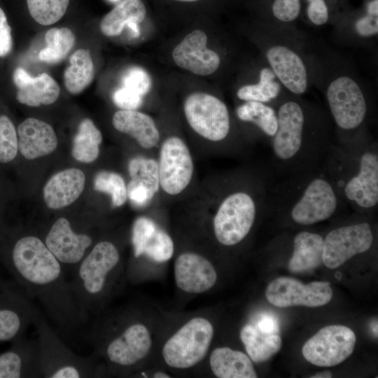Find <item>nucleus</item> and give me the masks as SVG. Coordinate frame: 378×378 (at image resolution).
Instances as JSON below:
<instances>
[{
	"label": "nucleus",
	"mask_w": 378,
	"mask_h": 378,
	"mask_svg": "<svg viewBox=\"0 0 378 378\" xmlns=\"http://www.w3.org/2000/svg\"><path fill=\"white\" fill-rule=\"evenodd\" d=\"M342 273L340 272H337L335 274V277L338 279V280H340L341 278H342Z\"/></svg>",
	"instance_id": "obj_52"
},
{
	"label": "nucleus",
	"mask_w": 378,
	"mask_h": 378,
	"mask_svg": "<svg viewBox=\"0 0 378 378\" xmlns=\"http://www.w3.org/2000/svg\"><path fill=\"white\" fill-rule=\"evenodd\" d=\"M332 377V373L330 371L327 370V371L318 372V373L314 374L313 376H312L311 377H314V378H328V377Z\"/></svg>",
	"instance_id": "obj_49"
},
{
	"label": "nucleus",
	"mask_w": 378,
	"mask_h": 378,
	"mask_svg": "<svg viewBox=\"0 0 378 378\" xmlns=\"http://www.w3.org/2000/svg\"><path fill=\"white\" fill-rule=\"evenodd\" d=\"M95 190L110 195L113 207L122 206L127 200V185L122 176L113 172H99L94 178Z\"/></svg>",
	"instance_id": "obj_37"
},
{
	"label": "nucleus",
	"mask_w": 378,
	"mask_h": 378,
	"mask_svg": "<svg viewBox=\"0 0 378 378\" xmlns=\"http://www.w3.org/2000/svg\"><path fill=\"white\" fill-rule=\"evenodd\" d=\"M321 166L346 206L370 215L378 206V148L368 141L346 148L333 142Z\"/></svg>",
	"instance_id": "obj_4"
},
{
	"label": "nucleus",
	"mask_w": 378,
	"mask_h": 378,
	"mask_svg": "<svg viewBox=\"0 0 378 378\" xmlns=\"http://www.w3.org/2000/svg\"><path fill=\"white\" fill-rule=\"evenodd\" d=\"M240 178L227 186L213 217L214 237L225 246H236L247 237L259 214L266 211L274 182L271 172L262 168Z\"/></svg>",
	"instance_id": "obj_5"
},
{
	"label": "nucleus",
	"mask_w": 378,
	"mask_h": 378,
	"mask_svg": "<svg viewBox=\"0 0 378 378\" xmlns=\"http://www.w3.org/2000/svg\"><path fill=\"white\" fill-rule=\"evenodd\" d=\"M300 11V0H274L272 13L282 22H291L297 18Z\"/></svg>",
	"instance_id": "obj_41"
},
{
	"label": "nucleus",
	"mask_w": 378,
	"mask_h": 378,
	"mask_svg": "<svg viewBox=\"0 0 378 378\" xmlns=\"http://www.w3.org/2000/svg\"><path fill=\"white\" fill-rule=\"evenodd\" d=\"M70 64L65 69L64 82L69 92L77 94L83 92L92 81L94 64L88 50L78 49L70 57Z\"/></svg>",
	"instance_id": "obj_32"
},
{
	"label": "nucleus",
	"mask_w": 378,
	"mask_h": 378,
	"mask_svg": "<svg viewBox=\"0 0 378 378\" xmlns=\"http://www.w3.org/2000/svg\"><path fill=\"white\" fill-rule=\"evenodd\" d=\"M127 169L130 180L145 186L156 195L160 190L157 160L135 156L129 161Z\"/></svg>",
	"instance_id": "obj_36"
},
{
	"label": "nucleus",
	"mask_w": 378,
	"mask_h": 378,
	"mask_svg": "<svg viewBox=\"0 0 378 378\" xmlns=\"http://www.w3.org/2000/svg\"><path fill=\"white\" fill-rule=\"evenodd\" d=\"M371 330L374 335L377 337V320H374L370 323Z\"/></svg>",
	"instance_id": "obj_50"
},
{
	"label": "nucleus",
	"mask_w": 378,
	"mask_h": 378,
	"mask_svg": "<svg viewBox=\"0 0 378 378\" xmlns=\"http://www.w3.org/2000/svg\"><path fill=\"white\" fill-rule=\"evenodd\" d=\"M113 101L121 110H136L143 104V97L122 86L113 94Z\"/></svg>",
	"instance_id": "obj_42"
},
{
	"label": "nucleus",
	"mask_w": 378,
	"mask_h": 378,
	"mask_svg": "<svg viewBox=\"0 0 378 378\" xmlns=\"http://www.w3.org/2000/svg\"><path fill=\"white\" fill-rule=\"evenodd\" d=\"M41 377L36 340L21 336L0 354V378Z\"/></svg>",
	"instance_id": "obj_21"
},
{
	"label": "nucleus",
	"mask_w": 378,
	"mask_h": 378,
	"mask_svg": "<svg viewBox=\"0 0 378 378\" xmlns=\"http://www.w3.org/2000/svg\"><path fill=\"white\" fill-rule=\"evenodd\" d=\"M154 377H160V378H166V377H170V376H168L167 373L164 372H157L154 374Z\"/></svg>",
	"instance_id": "obj_51"
},
{
	"label": "nucleus",
	"mask_w": 378,
	"mask_h": 378,
	"mask_svg": "<svg viewBox=\"0 0 378 378\" xmlns=\"http://www.w3.org/2000/svg\"><path fill=\"white\" fill-rule=\"evenodd\" d=\"M102 139L101 132L94 122L89 118L83 119L73 140L72 156L80 162H94L99 155Z\"/></svg>",
	"instance_id": "obj_33"
},
{
	"label": "nucleus",
	"mask_w": 378,
	"mask_h": 378,
	"mask_svg": "<svg viewBox=\"0 0 378 378\" xmlns=\"http://www.w3.org/2000/svg\"><path fill=\"white\" fill-rule=\"evenodd\" d=\"M368 14L372 15H378V0H372L368 4Z\"/></svg>",
	"instance_id": "obj_47"
},
{
	"label": "nucleus",
	"mask_w": 378,
	"mask_h": 378,
	"mask_svg": "<svg viewBox=\"0 0 378 378\" xmlns=\"http://www.w3.org/2000/svg\"><path fill=\"white\" fill-rule=\"evenodd\" d=\"M374 240L367 220L349 223L330 230L323 237V263L338 267L356 255L368 251Z\"/></svg>",
	"instance_id": "obj_14"
},
{
	"label": "nucleus",
	"mask_w": 378,
	"mask_h": 378,
	"mask_svg": "<svg viewBox=\"0 0 378 378\" xmlns=\"http://www.w3.org/2000/svg\"><path fill=\"white\" fill-rule=\"evenodd\" d=\"M355 28L357 33L362 36H370L377 34V16L367 14L356 21Z\"/></svg>",
	"instance_id": "obj_45"
},
{
	"label": "nucleus",
	"mask_w": 378,
	"mask_h": 378,
	"mask_svg": "<svg viewBox=\"0 0 378 378\" xmlns=\"http://www.w3.org/2000/svg\"><path fill=\"white\" fill-rule=\"evenodd\" d=\"M114 128L130 135L144 149L156 147L160 140V132L154 120L137 110H119L112 118Z\"/></svg>",
	"instance_id": "obj_26"
},
{
	"label": "nucleus",
	"mask_w": 378,
	"mask_h": 378,
	"mask_svg": "<svg viewBox=\"0 0 378 378\" xmlns=\"http://www.w3.org/2000/svg\"><path fill=\"white\" fill-rule=\"evenodd\" d=\"M18 139L11 120L6 115H0V162L7 163L17 155Z\"/></svg>",
	"instance_id": "obj_39"
},
{
	"label": "nucleus",
	"mask_w": 378,
	"mask_h": 378,
	"mask_svg": "<svg viewBox=\"0 0 378 378\" xmlns=\"http://www.w3.org/2000/svg\"><path fill=\"white\" fill-rule=\"evenodd\" d=\"M346 205L322 166L286 175L272 184L266 211L300 226L328 220Z\"/></svg>",
	"instance_id": "obj_3"
},
{
	"label": "nucleus",
	"mask_w": 378,
	"mask_h": 378,
	"mask_svg": "<svg viewBox=\"0 0 378 378\" xmlns=\"http://www.w3.org/2000/svg\"><path fill=\"white\" fill-rule=\"evenodd\" d=\"M214 326L206 318H191L177 330L164 343L162 355L169 367L185 370L201 362L209 349Z\"/></svg>",
	"instance_id": "obj_10"
},
{
	"label": "nucleus",
	"mask_w": 378,
	"mask_h": 378,
	"mask_svg": "<svg viewBox=\"0 0 378 378\" xmlns=\"http://www.w3.org/2000/svg\"><path fill=\"white\" fill-rule=\"evenodd\" d=\"M275 74L269 68H263L260 73V80L256 84L241 87L237 92V97L244 102H259L267 104L279 94L281 88L275 80Z\"/></svg>",
	"instance_id": "obj_35"
},
{
	"label": "nucleus",
	"mask_w": 378,
	"mask_h": 378,
	"mask_svg": "<svg viewBox=\"0 0 378 378\" xmlns=\"http://www.w3.org/2000/svg\"><path fill=\"white\" fill-rule=\"evenodd\" d=\"M207 36L200 29L187 34L174 48L172 58L176 64L199 76H208L219 67V55L206 47Z\"/></svg>",
	"instance_id": "obj_18"
},
{
	"label": "nucleus",
	"mask_w": 378,
	"mask_h": 378,
	"mask_svg": "<svg viewBox=\"0 0 378 378\" xmlns=\"http://www.w3.org/2000/svg\"><path fill=\"white\" fill-rule=\"evenodd\" d=\"M276 114L278 127L270 142L276 171L286 176L321 165L333 143L323 123L293 100L282 103Z\"/></svg>",
	"instance_id": "obj_2"
},
{
	"label": "nucleus",
	"mask_w": 378,
	"mask_h": 378,
	"mask_svg": "<svg viewBox=\"0 0 378 378\" xmlns=\"http://www.w3.org/2000/svg\"><path fill=\"white\" fill-rule=\"evenodd\" d=\"M13 82L18 88L17 100L29 106L53 104L59 95L58 84L46 73L32 77L18 67L13 73Z\"/></svg>",
	"instance_id": "obj_24"
},
{
	"label": "nucleus",
	"mask_w": 378,
	"mask_h": 378,
	"mask_svg": "<svg viewBox=\"0 0 378 378\" xmlns=\"http://www.w3.org/2000/svg\"><path fill=\"white\" fill-rule=\"evenodd\" d=\"M174 279L176 286L191 294L203 293L216 283L217 273L213 264L195 252H183L175 259Z\"/></svg>",
	"instance_id": "obj_19"
},
{
	"label": "nucleus",
	"mask_w": 378,
	"mask_h": 378,
	"mask_svg": "<svg viewBox=\"0 0 378 378\" xmlns=\"http://www.w3.org/2000/svg\"><path fill=\"white\" fill-rule=\"evenodd\" d=\"M1 259L12 279L40 303L62 337L69 338L87 324L62 265L41 238L18 237L2 251Z\"/></svg>",
	"instance_id": "obj_1"
},
{
	"label": "nucleus",
	"mask_w": 378,
	"mask_h": 378,
	"mask_svg": "<svg viewBox=\"0 0 378 378\" xmlns=\"http://www.w3.org/2000/svg\"><path fill=\"white\" fill-rule=\"evenodd\" d=\"M307 15L316 25H322L328 20V10L325 0H308Z\"/></svg>",
	"instance_id": "obj_43"
},
{
	"label": "nucleus",
	"mask_w": 378,
	"mask_h": 378,
	"mask_svg": "<svg viewBox=\"0 0 378 378\" xmlns=\"http://www.w3.org/2000/svg\"><path fill=\"white\" fill-rule=\"evenodd\" d=\"M122 86L139 94H147L151 89L152 80L149 74L140 66H131L122 76Z\"/></svg>",
	"instance_id": "obj_40"
},
{
	"label": "nucleus",
	"mask_w": 378,
	"mask_h": 378,
	"mask_svg": "<svg viewBox=\"0 0 378 378\" xmlns=\"http://www.w3.org/2000/svg\"><path fill=\"white\" fill-rule=\"evenodd\" d=\"M36 327L38 363L41 377L86 378L98 374L97 357L76 354L41 314Z\"/></svg>",
	"instance_id": "obj_8"
},
{
	"label": "nucleus",
	"mask_w": 378,
	"mask_h": 378,
	"mask_svg": "<svg viewBox=\"0 0 378 378\" xmlns=\"http://www.w3.org/2000/svg\"><path fill=\"white\" fill-rule=\"evenodd\" d=\"M122 268L120 251L109 239L95 243L75 268L69 283L86 323L90 316H97L109 300Z\"/></svg>",
	"instance_id": "obj_6"
},
{
	"label": "nucleus",
	"mask_w": 378,
	"mask_h": 378,
	"mask_svg": "<svg viewBox=\"0 0 378 378\" xmlns=\"http://www.w3.org/2000/svg\"><path fill=\"white\" fill-rule=\"evenodd\" d=\"M213 374L218 378H255L252 360L242 351L229 347L214 349L209 358Z\"/></svg>",
	"instance_id": "obj_28"
},
{
	"label": "nucleus",
	"mask_w": 378,
	"mask_h": 378,
	"mask_svg": "<svg viewBox=\"0 0 378 378\" xmlns=\"http://www.w3.org/2000/svg\"><path fill=\"white\" fill-rule=\"evenodd\" d=\"M18 150L28 160H34L53 152L57 146V137L47 122L34 118L22 122L18 127Z\"/></svg>",
	"instance_id": "obj_23"
},
{
	"label": "nucleus",
	"mask_w": 378,
	"mask_h": 378,
	"mask_svg": "<svg viewBox=\"0 0 378 378\" xmlns=\"http://www.w3.org/2000/svg\"><path fill=\"white\" fill-rule=\"evenodd\" d=\"M12 47L11 29L4 10L0 8V57L7 55Z\"/></svg>",
	"instance_id": "obj_44"
},
{
	"label": "nucleus",
	"mask_w": 378,
	"mask_h": 378,
	"mask_svg": "<svg viewBox=\"0 0 378 378\" xmlns=\"http://www.w3.org/2000/svg\"><path fill=\"white\" fill-rule=\"evenodd\" d=\"M30 15L38 24L50 25L65 14L69 0H27Z\"/></svg>",
	"instance_id": "obj_38"
},
{
	"label": "nucleus",
	"mask_w": 378,
	"mask_h": 378,
	"mask_svg": "<svg viewBox=\"0 0 378 378\" xmlns=\"http://www.w3.org/2000/svg\"><path fill=\"white\" fill-rule=\"evenodd\" d=\"M329 110L339 130L337 144L354 148L370 139L359 130L365 123L368 104L358 84L348 76L333 80L326 92Z\"/></svg>",
	"instance_id": "obj_9"
},
{
	"label": "nucleus",
	"mask_w": 378,
	"mask_h": 378,
	"mask_svg": "<svg viewBox=\"0 0 378 378\" xmlns=\"http://www.w3.org/2000/svg\"><path fill=\"white\" fill-rule=\"evenodd\" d=\"M138 24H139L136 22H130L127 25V27H128L131 29L132 32V35L134 37H137L140 34V30H139Z\"/></svg>",
	"instance_id": "obj_48"
},
{
	"label": "nucleus",
	"mask_w": 378,
	"mask_h": 378,
	"mask_svg": "<svg viewBox=\"0 0 378 378\" xmlns=\"http://www.w3.org/2000/svg\"><path fill=\"white\" fill-rule=\"evenodd\" d=\"M40 314L33 300L13 279L0 277V343L24 335Z\"/></svg>",
	"instance_id": "obj_12"
},
{
	"label": "nucleus",
	"mask_w": 378,
	"mask_h": 378,
	"mask_svg": "<svg viewBox=\"0 0 378 378\" xmlns=\"http://www.w3.org/2000/svg\"><path fill=\"white\" fill-rule=\"evenodd\" d=\"M356 341L355 333L347 326H327L304 343L302 352L312 364L331 367L342 363L352 354Z\"/></svg>",
	"instance_id": "obj_15"
},
{
	"label": "nucleus",
	"mask_w": 378,
	"mask_h": 378,
	"mask_svg": "<svg viewBox=\"0 0 378 378\" xmlns=\"http://www.w3.org/2000/svg\"><path fill=\"white\" fill-rule=\"evenodd\" d=\"M255 326L260 330L266 333H276L279 331L277 320L270 314L262 315Z\"/></svg>",
	"instance_id": "obj_46"
},
{
	"label": "nucleus",
	"mask_w": 378,
	"mask_h": 378,
	"mask_svg": "<svg viewBox=\"0 0 378 378\" xmlns=\"http://www.w3.org/2000/svg\"><path fill=\"white\" fill-rule=\"evenodd\" d=\"M132 244L136 258L145 255L159 263L169 260L174 251L171 236L147 216H139L133 223Z\"/></svg>",
	"instance_id": "obj_20"
},
{
	"label": "nucleus",
	"mask_w": 378,
	"mask_h": 378,
	"mask_svg": "<svg viewBox=\"0 0 378 378\" xmlns=\"http://www.w3.org/2000/svg\"><path fill=\"white\" fill-rule=\"evenodd\" d=\"M323 237L321 234L302 230L293 238V251L288 267L300 273L314 269L323 263Z\"/></svg>",
	"instance_id": "obj_27"
},
{
	"label": "nucleus",
	"mask_w": 378,
	"mask_h": 378,
	"mask_svg": "<svg viewBox=\"0 0 378 378\" xmlns=\"http://www.w3.org/2000/svg\"><path fill=\"white\" fill-rule=\"evenodd\" d=\"M45 41L47 46L40 51V60L48 64H57L69 53L76 38L71 29L66 27H54L46 31Z\"/></svg>",
	"instance_id": "obj_34"
},
{
	"label": "nucleus",
	"mask_w": 378,
	"mask_h": 378,
	"mask_svg": "<svg viewBox=\"0 0 378 378\" xmlns=\"http://www.w3.org/2000/svg\"><path fill=\"white\" fill-rule=\"evenodd\" d=\"M267 59L281 83L291 92L304 93L307 88V73L300 56L284 46H274L267 52Z\"/></svg>",
	"instance_id": "obj_22"
},
{
	"label": "nucleus",
	"mask_w": 378,
	"mask_h": 378,
	"mask_svg": "<svg viewBox=\"0 0 378 378\" xmlns=\"http://www.w3.org/2000/svg\"><path fill=\"white\" fill-rule=\"evenodd\" d=\"M85 176L79 169L70 168L54 174L43 188V199L51 209L64 208L76 201L83 191Z\"/></svg>",
	"instance_id": "obj_25"
},
{
	"label": "nucleus",
	"mask_w": 378,
	"mask_h": 378,
	"mask_svg": "<svg viewBox=\"0 0 378 378\" xmlns=\"http://www.w3.org/2000/svg\"><path fill=\"white\" fill-rule=\"evenodd\" d=\"M268 302L278 307L302 305L316 307L328 304L332 299V290L326 281H314L304 284L287 276L274 279L265 291Z\"/></svg>",
	"instance_id": "obj_17"
},
{
	"label": "nucleus",
	"mask_w": 378,
	"mask_h": 378,
	"mask_svg": "<svg viewBox=\"0 0 378 378\" xmlns=\"http://www.w3.org/2000/svg\"><path fill=\"white\" fill-rule=\"evenodd\" d=\"M43 241L59 260L66 276H71L94 244L90 234L76 231L65 217H59L52 223Z\"/></svg>",
	"instance_id": "obj_16"
},
{
	"label": "nucleus",
	"mask_w": 378,
	"mask_h": 378,
	"mask_svg": "<svg viewBox=\"0 0 378 378\" xmlns=\"http://www.w3.org/2000/svg\"><path fill=\"white\" fill-rule=\"evenodd\" d=\"M183 112L190 127L202 138L213 143L228 138L230 116L219 98L204 92L192 93L184 102Z\"/></svg>",
	"instance_id": "obj_11"
},
{
	"label": "nucleus",
	"mask_w": 378,
	"mask_h": 378,
	"mask_svg": "<svg viewBox=\"0 0 378 378\" xmlns=\"http://www.w3.org/2000/svg\"><path fill=\"white\" fill-rule=\"evenodd\" d=\"M109 1H112V2H116V1H119V0H109Z\"/></svg>",
	"instance_id": "obj_54"
},
{
	"label": "nucleus",
	"mask_w": 378,
	"mask_h": 378,
	"mask_svg": "<svg viewBox=\"0 0 378 378\" xmlns=\"http://www.w3.org/2000/svg\"><path fill=\"white\" fill-rule=\"evenodd\" d=\"M240 338L251 360L260 363L276 354L281 346V339L276 333H266L256 326L245 325L240 331Z\"/></svg>",
	"instance_id": "obj_30"
},
{
	"label": "nucleus",
	"mask_w": 378,
	"mask_h": 378,
	"mask_svg": "<svg viewBox=\"0 0 378 378\" xmlns=\"http://www.w3.org/2000/svg\"><path fill=\"white\" fill-rule=\"evenodd\" d=\"M175 1H182V2H193V1H198V0H175Z\"/></svg>",
	"instance_id": "obj_53"
},
{
	"label": "nucleus",
	"mask_w": 378,
	"mask_h": 378,
	"mask_svg": "<svg viewBox=\"0 0 378 378\" xmlns=\"http://www.w3.org/2000/svg\"><path fill=\"white\" fill-rule=\"evenodd\" d=\"M237 118L252 124L270 141L278 127L276 111L267 104L259 102H244L235 111Z\"/></svg>",
	"instance_id": "obj_31"
},
{
	"label": "nucleus",
	"mask_w": 378,
	"mask_h": 378,
	"mask_svg": "<svg viewBox=\"0 0 378 378\" xmlns=\"http://www.w3.org/2000/svg\"><path fill=\"white\" fill-rule=\"evenodd\" d=\"M160 189L176 196L190 185L194 174V161L186 143L178 136H170L161 144L157 160Z\"/></svg>",
	"instance_id": "obj_13"
},
{
	"label": "nucleus",
	"mask_w": 378,
	"mask_h": 378,
	"mask_svg": "<svg viewBox=\"0 0 378 378\" xmlns=\"http://www.w3.org/2000/svg\"><path fill=\"white\" fill-rule=\"evenodd\" d=\"M118 325L96 318L86 338L97 357H102L114 369L127 370L148 355L152 337L148 327L140 321H121Z\"/></svg>",
	"instance_id": "obj_7"
},
{
	"label": "nucleus",
	"mask_w": 378,
	"mask_h": 378,
	"mask_svg": "<svg viewBox=\"0 0 378 378\" xmlns=\"http://www.w3.org/2000/svg\"><path fill=\"white\" fill-rule=\"evenodd\" d=\"M146 15V10L142 1L123 0L102 18L100 30L106 36H118L130 22L139 24Z\"/></svg>",
	"instance_id": "obj_29"
}]
</instances>
